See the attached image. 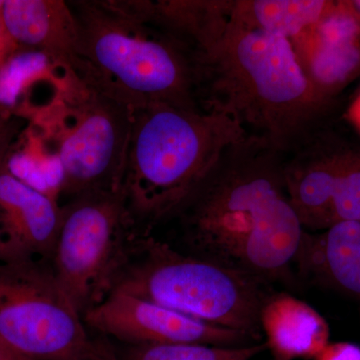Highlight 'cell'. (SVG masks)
<instances>
[{"mask_svg": "<svg viewBox=\"0 0 360 360\" xmlns=\"http://www.w3.org/2000/svg\"><path fill=\"white\" fill-rule=\"evenodd\" d=\"M264 281L186 255L141 232L117 288L198 321L259 338Z\"/></svg>", "mask_w": 360, "mask_h": 360, "instance_id": "cell-5", "label": "cell"}, {"mask_svg": "<svg viewBox=\"0 0 360 360\" xmlns=\"http://www.w3.org/2000/svg\"><path fill=\"white\" fill-rule=\"evenodd\" d=\"M16 51L18 47L14 45L13 40L9 39L2 25V20H0V68Z\"/></svg>", "mask_w": 360, "mask_h": 360, "instance_id": "cell-23", "label": "cell"}, {"mask_svg": "<svg viewBox=\"0 0 360 360\" xmlns=\"http://www.w3.org/2000/svg\"></svg>", "mask_w": 360, "mask_h": 360, "instance_id": "cell-30", "label": "cell"}, {"mask_svg": "<svg viewBox=\"0 0 360 360\" xmlns=\"http://www.w3.org/2000/svg\"><path fill=\"white\" fill-rule=\"evenodd\" d=\"M290 41L324 104L360 75V13L350 0L333 1L319 22Z\"/></svg>", "mask_w": 360, "mask_h": 360, "instance_id": "cell-10", "label": "cell"}, {"mask_svg": "<svg viewBox=\"0 0 360 360\" xmlns=\"http://www.w3.org/2000/svg\"><path fill=\"white\" fill-rule=\"evenodd\" d=\"M260 328L274 360L315 359L329 345V326L309 303L286 293L267 296Z\"/></svg>", "mask_w": 360, "mask_h": 360, "instance_id": "cell-13", "label": "cell"}, {"mask_svg": "<svg viewBox=\"0 0 360 360\" xmlns=\"http://www.w3.org/2000/svg\"><path fill=\"white\" fill-rule=\"evenodd\" d=\"M86 328L124 345H248L250 336L234 329L198 321L158 303L115 291L84 316Z\"/></svg>", "mask_w": 360, "mask_h": 360, "instance_id": "cell-9", "label": "cell"}, {"mask_svg": "<svg viewBox=\"0 0 360 360\" xmlns=\"http://www.w3.org/2000/svg\"><path fill=\"white\" fill-rule=\"evenodd\" d=\"M6 262V245H4V239L0 233V262Z\"/></svg>", "mask_w": 360, "mask_h": 360, "instance_id": "cell-26", "label": "cell"}, {"mask_svg": "<svg viewBox=\"0 0 360 360\" xmlns=\"http://www.w3.org/2000/svg\"><path fill=\"white\" fill-rule=\"evenodd\" d=\"M333 4V0L227 1L229 15L241 25L290 40L319 22Z\"/></svg>", "mask_w": 360, "mask_h": 360, "instance_id": "cell-17", "label": "cell"}, {"mask_svg": "<svg viewBox=\"0 0 360 360\" xmlns=\"http://www.w3.org/2000/svg\"><path fill=\"white\" fill-rule=\"evenodd\" d=\"M2 25L18 49L49 54L73 70L77 61V23L60 0H6Z\"/></svg>", "mask_w": 360, "mask_h": 360, "instance_id": "cell-12", "label": "cell"}, {"mask_svg": "<svg viewBox=\"0 0 360 360\" xmlns=\"http://www.w3.org/2000/svg\"><path fill=\"white\" fill-rule=\"evenodd\" d=\"M63 207L51 260L82 319L115 292L141 232L123 191L84 194Z\"/></svg>", "mask_w": 360, "mask_h": 360, "instance_id": "cell-7", "label": "cell"}, {"mask_svg": "<svg viewBox=\"0 0 360 360\" xmlns=\"http://www.w3.org/2000/svg\"><path fill=\"white\" fill-rule=\"evenodd\" d=\"M0 340L30 360H90L92 338L51 262H0Z\"/></svg>", "mask_w": 360, "mask_h": 360, "instance_id": "cell-8", "label": "cell"}, {"mask_svg": "<svg viewBox=\"0 0 360 360\" xmlns=\"http://www.w3.org/2000/svg\"><path fill=\"white\" fill-rule=\"evenodd\" d=\"M4 1L0 0V20H2V11H4Z\"/></svg>", "mask_w": 360, "mask_h": 360, "instance_id": "cell-28", "label": "cell"}, {"mask_svg": "<svg viewBox=\"0 0 360 360\" xmlns=\"http://www.w3.org/2000/svg\"><path fill=\"white\" fill-rule=\"evenodd\" d=\"M352 4L360 13V0H352Z\"/></svg>", "mask_w": 360, "mask_h": 360, "instance_id": "cell-27", "label": "cell"}, {"mask_svg": "<svg viewBox=\"0 0 360 360\" xmlns=\"http://www.w3.org/2000/svg\"><path fill=\"white\" fill-rule=\"evenodd\" d=\"M279 153L255 135L222 153L179 214L196 255L262 281L290 269L305 231Z\"/></svg>", "mask_w": 360, "mask_h": 360, "instance_id": "cell-2", "label": "cell"}, {"mask_svg": "<svg viewBox=\"0 0 360 360\" xmlns=\"http://www.w3.org/2000/svg\"><path fill=\"white\" fill-rule=\"evenodd\" d=\"M295 264L307 276L360 297V222L340 221L304 231Z\"/></svg>", "mask_w": 360, "mask_h": 360, "instance_id": "cell-15", "label": "cell"}, {"mask_svg": "<svg viewBox=\"0 0 360 360\" xmlns=\"http://www.w3.org/2000/svg\"><path fill=\"white\" fill-rule=\"evenodd\" d=\"M90 360H120L117 352L106 338H92Z\"/></svg>", "mask_w": 360, "mask_h": 360, "instance_id": "cell-22", "label": "cell"}, {"mask_svg": "<svg viewBox=\"0 0 360 360\" xmlns=\"http://www.w3.org/2000/svg\"><path fill=\"white\" fill-rule=\"evenodd\" d=\"M23 124H25V120L18 116L8 113L0 115V170L6 167L11 149L27 127Z\"/></svg>", "mask_w": 360, "mask_h": 360, "instance_id": "cell-20", "label": "cell"}, {"mask_svg": "<svg viewBox=\"0 0 360 360\" xmlns=\"http://www.w3.org/2000/svg\"><path fill=\"white\" fill-rule=\"evenodd\" d=\"M248 135L220 111L163 103L134 108L122 191L137 226L179 215L222 153Z\"/></svg>", "mask_w": 360, "mask_h": 360, "instance_id": "cell-4", "label": "cell"}, {"mask_svg": "<svg viewBox=\"0 0 360 360\" xmlns=\"http://www.w3.org/2000/svg\"><path fill=\"white\" fill-rule=\"evenodd\" d=\"M61 217L58 198L28 186L7 167L0 170V233L6 245V262H51Z\"/></svg>", "mask_w": 360, "mask_h": 360, "instance_id": "cell-11", "label": "cell"}, {"mask_svg": "<svg viewBox=\"0 0 360 360\" xmlns=\"http://www.w3.org/2000/svg\"><path fill=\"white\" fill-rule=\"evenodd\" d=\"M0 360H30L16 354L0 340Z\"/></svg>", "mask_w": 360, "mask_h": 360, "instance_id": "cell-25", "label": "cell"}, {"mask_svg": "<svg viewBox=\"0 0 360 360\" xmlns=\"http://www.w3.org/2000/svg\"><path fill=\"white\" fill-rule=\"evenodd\" d=\"M266 349L265 343L231 347L179 343L123 345L116 352L120 360H251Z\"/></svg>", "mask_w": 360, "mask_h": 360, "instance_id": "cell-18", "label": "cell"}, {"mask_svg": "<svg viewBox=\"0 0 360 360\" xmlns=\"http://www.w3.org/2000/svg\"><path fill=\"white\" fill-rule=\"evenodd\" d=\"M345 116L350 124L360 132V92L350 104Z\"/></svg>", "mask_w": 360, "mask_h": 360, "instance_id": "cell-24", "label": "cell"}, {"mask_svg": "<svg viewBox=\"0 0 360 360\" xmlns=\"http://www.w3.org/2000/svg\"><path fill=\"white\" fill-rule=\"evenodd\" d=\"M70 71L44 52L18 49L0 68V108L28 122L41 111L37 92L58 96Z\"/></svg>", "mask_w": 360, "mask_h": 360, "instance_id": "cell-16", "label": "cell"}, {"mask_svg": "<svg viewBox=\"0 0 360 360\" xmlns=\"http://www.w3.org/2000/svg\"><path fill=\"white\" fill-rule=\"evenodd\" d=\"M4 113H7V112H6V111L2 110L1 108H0V115H4ZM8 115H9V113H8Z\"/></svg>", "mask_w": 360, "mask_h": 360, "instance_id": "cell-29", "label": "cell"}, {"mask_svg": "<svg viewBox=\"0 0 360 360\" xmlns=\"http://www.w3.org/2000/svg\"><path fill=\"white\" fill-rule=\"evenodd\" d=\"M314 360H360V347L350 342L329 343Z\"/></svg>", "mask_w": 360, "mask_h": 360, "instance_id": "cell-21", "label": "cell"}, {"mask_svg": "<svg viewBox=\"0 0 360 360\" xmlns=\"http://www.w3.org/2000/svg\"><path fill=\"white\" fill-rule=\"evenodd\" d=\"M77 23L75 72L137 108L163 103L203 110L191 45L143 1L70 2Z\"/></svg>", "mask_w": 360, "mask_h": 360, "instance_id": "cell-3", "label": "cell"}, {"mask_svg": "<svg viewBox=\"0 0 360 360\" xmlns=\"http://www.w3.org/2000/svg\"><path fill=\"white\" fill-rule=\"evenodd\" d=\"M134 108L71 71L58 99L28 124L58 156L63 169L59 193L122 189Z\"/></svg>", "mask_w": 360, "mask_h": 360, "instance_id": "cell-6", "label": "cell"}, {"mask_svg": "<svg viewBox=\"0 0 360 360\" xmlns=\"http://www.w3.org/2000/svg\"><path fill=\"white\" fill-rule=\"evenodd\" d=\"M340 221L360 222L359 148H342L341 153L333 200V224Z\"/></svg>", "mask_w": 360, "mask_h": 360, "instance_id": "cell-19", "label": "cell"}, {"mask_svg": "<svg viewBox=\"0 0 360 360\" xmlns=\"http://www.w3.org/2000/svg\"><path fill=\"white\" fill-rule=\"evenodd\" d=\"M342 148L305 151L284 165V184L303 229L322 231L333 224V200Z\"/></svg>", "mask_w": 360, "mask_h": 360, "instance_id": "cell-14", "label": "cell"}, {"mask_svg": "<svg viewBox=\"0 0 360 360\" xmlns=\"http://www.w3.org/2000/svg\"><path fill=\"white\" fill-rule=\"evenodd\" d=\"M172 23L193 49L202 110L233 116L281 153L326 105L290 40L241 25L227 1L184 0Z\"/></svg>", "mask_w": 360, "mask_h": 360, "instance_id": "cell-1", "label": "cell"}]
</instances>
